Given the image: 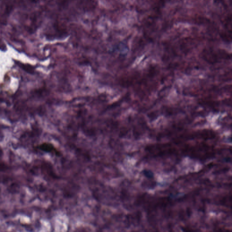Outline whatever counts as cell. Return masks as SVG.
<instances>
[{
    "mask_svg": "<svg viewBox=\"0 0 232 232\" xmlns=\"http://www.w3.org/2000/svg\"><path fill=\"white\" fill-rule=\"evenodd\" d=\"M37 149L39 150L42 152L52 154L55 156H61V153L59 150L51 143L44 142L36 146Z\"/></svg>",
    "mask_w": 232,
    "mask_h": 232,
    "instance_id": "cell-1",
    "label": "cell"
}]
</instances>
